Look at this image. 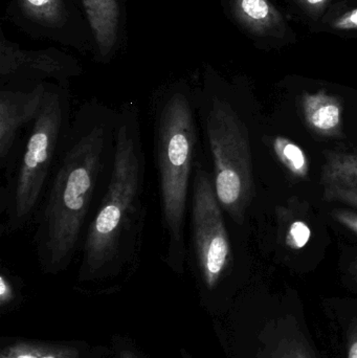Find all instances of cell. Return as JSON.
<instances>
[{"mask_svg": "<svg viewBox=\"0 0 357 358\" xmlns=\"http://www.w3.org/2000/svg\"><path fill=\"white\" fill-rule=\"evenodd\" d=\"M193 96L218 201L231 221L242 227L255 196L249 126L226 96L207 88Z\"/></svg>", "mask_w": 357, "mask_h": 358, "instance_id": "obj_5", "label": "cell"}, {"mask_svg": "<svg viewBox=\"0 0 357 358\" xmlns=\"http://www.w3.org/2000/svg\"><path fill=\"white\" fill-rule=\"evenodd\" d=\"M226 213L218 201L207 157L201 151L195 167L189 206L187 261L205 289L213 292L234 265Z\"/></svg>", "mask_w": 357, "mask_h": 358, "instance_id": "obj_6", "label": "cell"}, {"mask_svg": "<svg viewBox=\"0 0 357 358\" xmlns=\"http://www.w3.org/2000/svg\"><path fill=\"white\" fill-rule=\"evenodd\" d=\"M150 113L163 257L174 271H182L187 262L191 189L203 151L192 90L178 84L159 92Z\"/></svg>", "mask_w": 357, "mask_h": 358, "instance_id": "obj_3", "label": "cell"}, {"mask_svg": "<svg viewBox=\"0 0 357 358\" xmlns=\"http://www.w3.org/2000/svg\"><path fill=\"white\" fill-rule=\"evenodd\" d=\"M331 215L335 220L357 235V213L346 208H335Z\"/></svg>", "mask_w": 357, "mask_h": 358, "instance_id": "obj_16", "label": "cell"}, {"mask_svg": "<svg viewBox=\"0 0 357 358\" xmlns=\"http://www.w3.org/2000/svg\"><path fill=\"white\" fill-rule=\"evenodd\" d=\"M349 22L354 23V25H357V10H354V12L350 15Z\"/></svg>", "mask_w": 357, "mask_h": 358, "instance_id": "obj_21", "label": "cell"}, {"mask_svg": "<svg viewBox=\"0 0 357 358\" xmlns=\"http://www.w3.org/2000/svg\"><path fill=\"white\" fill-rule=\"evenodd\" d=\"M302 110L306 125L314 134L325 138L342 136L341 102L324 92L305 94L302 100Z\"/></svg>", "mask_w": 357, "mask_h": 358, "instance_id": "obj_8", "label": "cell"}, {"mask_svg": "<svg viewBox=\"0 0 357 358\" xmlns=\"http://www.w3.org/2000/svg\"><path fill=\"white\" fill-rule=\"evenodd\" d=\"M119 109L98 101L73 113L62 150L34 219V248L42 268H66L81 252L88 225L112 173Z\"/></svg>", "mask_w": 357, "mask_h": 358, "instance_id": "obj_1", "label": "cell"}, {"mask_svg": "<svg viewBox=\"0 0 357 358\" xmlns=\"http://www.w3.org/2000/svg\"><path fill=\"white\" fill-rule=\"evenodd\" d=\"M272 148L279 161L293 176L298 178H307L309 171L307 157L299 145L284 136H277L272 142Z\"/></svg>", "mask_w": 357, "mask_h": 358, "instance_id": "obj_11", "label": "cell"}, {"mask_svg": "<svg viewBox=\"0 0 357 358\" xmlns=\"http://www.w3.org/2000/svg\"><path fill=\"white\" fill-rule=\"evenodd\" d=\"M10 358H41L38 355H34L31 351L29 350H16L12 353ZM45 358V357H43Z\"/></svg>", "mask_w": 357, "mask_h": 358, "instance_id": "obj_18", "label": "cell"}, {"mask_svg": "<svg viewBox=\"0 0 357 358\" xmlns=\"http://www.w3.org/2000/svg\"><path fill=\"white\" fill-rule=\"evenodd\" d=\"M281 357L282 358H289V350L287 351H281ZM291 358H307L306 357L305 352H302V351H291Z\"/></svg>", "mask_w": 357, "mask_h": 358, "instance_id": "obj_19", "label": "cell"}, {"mask_svg": "<svg viewBox=\"0 0 357 358\" xmlns=\"http://www.w3.org/2000/svg\"><path fill=\"white\" fill-rule=\"evenodd\" d=\"M10 296H12V289H10V282L6 279L4 275H1V277H0V298H1V302L4 303L10 300Z\"/></svg>", "mask_w": 357, "mask_h": 358, "instance_id": "obj_17", "label": "cell"}, {"mask_svg": "<svg viewBox=\"0 0 357 358\" xmlns=\"http://www.w3.org/2000/svg\"><path fill=\"white\" fill-rule=\"evenodd\" d=\"M242 10L254 19H263L268 15V6L264 0H242Z\"/></svg>", "mask_w": 357, "mask_h": 358, "instance_id": "obj_15", "label": "cell"}, {"mask_svg": "<svg viewBox=\"0 0 357 358\" xmlns=\"http://www.w3.org/2000/svg\"><path fill=\"white\" fill-rule=\"evenodd\" d=\"M73 111L65 90L48 87L43 106L25 136L20 155L0 189V234L33 224L71 127Z\"/></svg>", "mask_w": 357, "mask_h": 358, "instance_id": "obj_4", "label": "cell"}, {"mask_svg": "<svg viewBox=\"0 0 357 358\" xmlns=\"http://www.w3.org/2000/svg\"><path fill=\"white\" fill-rule=\"evenodd\" d=\"M310 237H312V231L309 227L303 221L297 220L291 223V227L287 229L285 242L289 248L298 250L306 246Z\"/></svg>", "mask_w": 357, "mask_h": 358, "instance_id": "obj_12", "label": "cell"}, {"mask_svg": "<svg viewBox=\"0 0 357 358\" xmlns=\"http://www.w3.org/2000/svg\"><path fill=\"white\" fill-rule=\"evenodd\" d=\"M349 271L350 273H351V275H354V281L357 283V259L356 261L352 262L351 265H350Z\"/></svg>", "mask_w": 357, "mask_h": 358, "instance_id": "obj_20", "label": "cell"}, {"mask_svg": "<svg viewBox=\"0 0 357 358\" xmlns=\"http://www.w3.org/2000/svg\"><path fill=\"white\" fill-rule=\"evenodd\" d=\"M123 358H133V357H129V355H124V357Z\"/></svg>", "mask_w": 357, "mask_h": 358, "instance_id": "obj_23", "label": "cell"}, {"mask_svg": "<svg viewBox=\"0 0 357 358\" xmlns=\"http://www.w3.org/2000/svg\"><path fill=\"white\" fill-rule=\"evenodd\" d=\"M25 8L34 16L50 19L56 16V0H23Z\"/></svg>", "mask_w": 357, "mask_h": 358, "instance_id": "obj_14", "label": "cell"}, {"mask_svg": "<svg viewBox=\"0 0 357 358\" xmlns=\"http://www.w3.org/2000/svg\"><path fill=\"white\" fill-rule=\"evenodd\" d=\"M312 3H316V2H320L321 0H309Z\"/></svg>", "mask_w": 357, "mask_h": 358, "instance_id": "obj_22", "label": "cell"}, {"mask_svg": "<svg viewBox=\"0 0 357 358\" xmlns=\"http://www.w3.org/2000/svg\"><path fill=\"white\" fill-rule=\"evenodd\" d=\"M103 57L108 56L117 40L119 8L117 0H82Z\"/></svg>", "mask_w": 357, "mask_h": 358, "instance_id": "obj_9", "label": "cell"}, {"mask_svg": "<svg viewBox=\"0 0 357 358\" xmlns=\"http://www.w3.org/2000/svg\"><path fill=\"white\" fill-rule=\"evenodd\" d=\"M321 179L325 187L357 189V153H327Z\"/></svg>", "mask_w": 357, "mask_h": 358, "instance_id": "obj_10", "label": "cell"}, {"mask_svg": "<svg viewBox=\"0 0 357 358\" xmlns=\"http://www.w3.org/2000/svg\"><path fill=\"white\" fill-rule=\"evenodd\" d=\"M45 358H54V357H45Z\"/></svg>", "mask_w": 357, "mask_h": 358, "instance_id": "obj_24", "label": "cell"}, {"mask_svg": "<svg viewBox=\"0 0 357 358\" xmlns=\"http://www.w3.org/2000/svg\"><path fill=\"white\" fill-rule=\"evenodd\" d=\"M112 173L81 248V277H107L134 264L144 246L146 229L147 159L140 109L119 108Z\"/></svg>", "mask_w": 357, "mask_h": 358, "instance_id": "obj_2", "label": "cell"}, {"mask_svg": "<svg viewBox=\"0 0 357 358\" xmlns=\"http://www.w3.org/2000/svg\"><path fill=\"white\" fill-rule=\"evenodd\" d=\"M48 90L40 85L29 92L3 90L0 94V168L3 178L14 168L25 136L43 106Z\"/></svg>", "mask_w": 357, "mask_h": 358, "instance_id": "obj_7", "label": "cell"}, {"mask_svg": "<svg viewBox=\"0 0 357 358\" xmlns=\"http://www.w3.org/2000/svg\"><path fill=\"white\" fill-rule=\"evenodd\" d=\"M323 197L327 201H339L357 210V189L326 187Z\"/></svg>", "mask_w": 357, "mask_h": 358, "instance_id": "obj_13", "label": "cell"}]
</instances>
